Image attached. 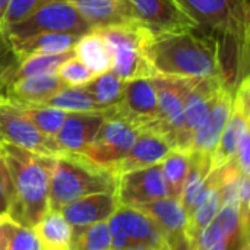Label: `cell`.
<instances>
[{"mask_svg": "<svg viewBox=\"0 0 250 250\" xmlns=\"http://www.w3.org/2000/svg\"><path fill=\"white\" fill-rule=\"evenodd\" d=\"M146 57L161 76L221 78L218 42L212 34L196 29L152 34L146 41Z\"/></svg>", "mask_w": 250, "mask_h": 250, "instance_id": "1", "label": "cell"}, {"mask_svg": "<svg viewBox=\"0 0 250 250\" xmlns=\"http://www.w3.org/2000/svg\"><path fill=\"white\" fill-rule=\"evenodd\" d=\"M0 157L13 189L7 215L18 226L32 229L50 211L48 186L56 157L40 155L6 142H0Z\"/></svg>", "mask_w": 250, "mask_h": 250, "instance_id": "2", "label": "cell"}, {"mask_svg": "<svg viewBox=\"0 0 250 250\" xmlns=\"http://www.w3.org/2000/svg\"><path fill=\"white\" fill-rule=\"evenodd\" d=\"M117 174L101 167L81 154H62L54 158L48 205L51 211H60L64 205L94 193L116 192Z\"/></svg>", "mask_w": 250, "mask_h": 250, "instance_id": "3", "label": "cell"}, {"mask_svg": "<svg viewBox=\"0 0 250 250\" xmlns=\"http://www.w3.org/2000/svg\"><path fill=\"white\" fill-rule=\"evenodd\" d=\"M185 12L217 38L218 45L248 44L250 34L249 0H177Z\"/></svg>", "mask_w": 250, "mask_h": 250, "instance_id": "4", "label": "cell"}, {"mask_svg": "<svg viewBox=\"0 0 250 250\" xmlns=\"http://www.w3.org/2000/svg\"><path fill=\"white\" fill-rule=\"evenodd\" d=\"M98 31L111 50V72L114 75L123 81L157 76L146 57L145 47L151 31L144 23L110 26Z\"/></svg>", "mask_w": 250, "mask_h": 250, "instance_id": "5", "label": "cell"}, {"mask_svg": "<svg viewBox=\"0 0 250 250\" xmlns=\"http://www.w3.org/2000/svg\"><path fill=\"white\" fill-rule=\"evenodd\" d=\"M92 31L81 12L67 0H48L31 16L6 31L9 44L42 32H64L85 35Z\"/></svg>", "mask_w": 250, "mask_h": 250, "instance_id": "6", "label": "cell"}, {"mask_svg": "<svg viewBox=\"0 0 250 250\" xmlns=\"http://www.w3.org/2000/svg\"><path fill=\"white\" fill-rule=\"evenodd\" d=\"M144 127L123 117L114 107L107 110L97 135L82 154L92 163L114 171L117 163L127 154Z\"/></svg>", "mask_w": 250, "mask_h": 250, "instance_id": "7", "label": "cell"}, {"mask_svg": "<svg viewBox=\"0 0 250 250\" xmlns=\"http://www.w3.org/2000/svg\"><path fill=\"white\" fill-rule=\"evenodd\" d=\"M111 231V250H170L158 226L142 211L119 207L107 221Z\"/></svg>", "mask_w": 250, "mask_h": 250, "instance_id": "8", "label": "cell"}, {"mask_svg": "<svg viewBox=\"0 0 250 250\" xmlns=\"http://www.w3.org/2000/svg\"><path fill=\"white\" fill-rule=\"evenodd\" d=\"M202 79V78H201ZM196 78H180V76H161L157 75L152 78L157 100H158V110L155 120L144 129H151L160 136H163L170 146L174 149L177 133L183 123V111H185V101L196 83Z\"/></svg>", "mask_w": 250, "mask_h": 250, "instance_id": "9", "label": "cell"}, {"mask_svg": "<svg viewBox=\"0 0 250 250\" xmlns=\"http://www.w3.org/2000/svg\"><path fill=\"white\" fill-rule=\"evenodd\" d=\"M0 142L47 157L64 154L54 138L40 132L16 103L3 97H0Z\"/></svg>", "mask_w": 250, "mask_h": 250, "instance_id": "10", "label": "cell"}, {"mask_svg": "<svg viewBox=\"0 0 250 250\" xmlns=\"http://www.w3.org/2000/svg\"><path fill=\"white\" fill-rule=\"evenodd\" d=\"M250 122V81L245 78L234 91L233 110L223 130L220 142L211 155L212 170H217L234 158L240 141L249 133Z\"/></svg>", "mask_w": 250, "mask_h": 250, "instance_id": "11", "label": "cell"}, {"mask_svg": "<svg viewBox=\"0 0 250 250\" xmlns=\"http://www.w3.org/2000/svg\"><path fill=\"white\" fill-rule=\"evenodd\" d=\"M223 86L221 78H202L196 81L185 101L183 123L177 133L174 149L189 151L195 132L208 116Z\"/></svg>", "mask_w": 250, "mask_h": 250, "instance_id": "12", "label": "cell"}, {"mask_svg": "<svg viewBox=\"0 0 250 250\" xmlns=\"http://www.w3.org/2000/svg\"><path fill=\"white\" fill-rule=\"evenodd\" d=\"M116 196L120 207L129 208H136L139 205L168 196L161 164L119 174Z\"/></svg>", "mask_w": 250, "mask_h": 250, "instance_id": "13", "label": "cell"}, {"mask_svg": "<svg viewBox=\"0 0 250 250\" xmlns=\"http://www.w3.org/2000/svg\"><path fill=\"white\" fill-rule=\"evenodd\" d=\"M138 19L152 34L199 29L177 0H129Z\"/></svg>", "mask_w": 250, "mask_h": 250, "instance_id": "14", "label": "cell"}, {"mask_svg": "<svg viewBox=\"0 0 250 250\" xmlns=\"http://www.w3.org/2000/svg\"><path fill=\"white\" fill-rule=\"evenodd\" d=\"M123 117L141 127H148L157 117L158 100L152 78L126 81L123 98L114 107Z\"/></svg>", "mask_w": 250, "mask_h": 250, "instance_id": "15", "label": "cell"}, {"mask_svg": "<svg viewBox=\"0 0 250 250\" xmlns=\"http://www.w3.org/2000/svg\"><path fill=\"white\" fill-rule=\"evenodd\" d=\"M107 110L69 113L56 135V142L63 152L83 154L105 119Z\"/></svg>", "mask_w": 250, "mask_h": 250, "instance_id": "16", "label": "cell"}, {"mask_svg": "<svg viewBox=\"0 0 250 250\" xmlns=\"http://www.w3.org/2000/svg\"><path fill=\"white\" fill-rule=\"evenodd\" d=\"M233 97L234 92L230 91L229 88L223 86L220 89L212 108L209 110L208 116L199 126V129L195 132L189 151L212 155L220 142L223 130L230 119L233 110Z\"/></svg>", "mask_w": 250, "mask_h": 250, "instance_id": "17", "label": "cell"}, {"mask_svg": "<svg viewBox=\"0 0 250 250\" xmlns=\"http://www.w3.org/2000/svg\"><path fill=\"white\" fill-rule=\"evenodd\" d=\"M92 29L141 23L129 0H67Z\"/></svg>", "mask_w": 250, "mask_h": 250, "instance_id": "18", "label": "cell"}, {"mask_svg": "<svg viewBox=\"0 0 250 250\" xmlns=\"http://www.w3.org/2000/svg\"><path fill=\"white\" fill-rule=\"evenodd\" d=\"M119 207L116 192H103L79 198L64 205L60 214L72 229H78L108 221Z\"/></svg>", "mask_w": 250, "mask_h": 250, "instance_id": "19", "label": "cell"}, {"mask_svg": "<svg viewBox=\"0 0 250 250\" xmlns=\"http://www.w3.org/2000/svg\"><path fill=\"white\" fill-rule=\"evenodd\" d=\"M170 149L173 148L163 136L151 129H142L127 154L114 167V173L119 176L127 171L160 164Z\"/></svg>", "mask_w": 250, "mask_h": 250, "instance_id": "20", "label": "cell"}, {"mask_svg": "<svg viewBox=\"0 0 250 250\" xmlns=\"http://www.w3.org/2000/svg\"><path fill=\"white\" fill-rule=\"evenodd\" d=\"M136 209L142 211L158 226V229L167 237L170 246H173L185 237H189L188 212L185 211L179 199L164 196L157 201L139 205L136 207Z\"/></svg>", "mask_w": 250, "mask_h": 250, "instance_id": "21", "label": "cell"}, {"mask_svg": "<svg viewBox=\"0 0 250 250\" xmlns=\"http://www.w3.org/2000/svg\"><path fill=\"white\" fill-rule=\"evenodd\" d=\"M63 86L66 85L60 81L57 73H45L23 78L7 85L0 92V97L18 104H42Z\"/></svg>", "mask_w": 250, "mask_h": 250, "instance_id": "22", "label": "cell"}, {"mask_svg": "<svg viewBox=\"0 0 250 250\" xmlns=\"http://www.w3.org/2000/svg\"><path fill=\"white\" fill-rule=\"evenodd\" d=\"M221 189L218 183V173L212 170L208 183L201 193L199 199L195 202L192 209L188 212V234L192 240L196 234H199L217 215L221 208Z\"/></svg>", "mask_w": 250, "mask_h": 250, "instance_id": "23", "label": "cell"}, {"mask_svg": "<svg viewBox=\"0 0 250 250\" xmlns=\"http://www.w3.org/2000/svg\"><path fill=\"white\" fill-rule=\"evenodd\" d=\"M82 35L76 34H64V32H42L25 40L12 42V48L18 57V60L35 56V54H57L73 50L78 40Z\"/></svg>", "mask_w": 250, "mask_h": 250, "instance_id": "24", "label": "cell"}, {"mask_svg": "<svg viewBox=\"0 0 250 250\" xmlns=\"http://www.w3.org/2000/svg\"><path fill=\"white\" fill-rule=\"evenodd\" d=\"M75 56L85 63L95 75L111 70V50L98 29H92L82 35L73 47Z\"/></svg>", "mask_w": 250, "mask_h": 250, "instance_id": "25", "label": "cell"}, {"mask_svg": "<svg viewBox=\"0 0 250 250\" xmlns=\"http://www.w3.org/2000/svg\"><path fill=\"white\" fill-rule=\"evenodd\" d=\"M211 171H212L211 155L189 151V168L179 199L186 212H189L195 205V202L199 199L201 193L204 192L208 183V177Z\"/></svg>", "mask_w": 250, "mask_h": 250, "instance_id": "26", "label": "cell"}, {"mask_svg": "<svg viewBox=\"0 0 250 250\" xmlns=\"http://www.w3.org/2000/svg\"><path fill=\"white\" fill-rule=\"evenodd\" d=\"M42 250H69L72 239V226L64 220L60 211H48L34 227Z\"/></svg>", "mask_w": 250, "mask_h": 250, "instance_id": "27", "label": "cell"}, {"mask_svg": "<svg viewBox=\"0 0 250 250\" xmlns=\"http://www.w3.org/2000/svg\"><path fill=\"white\" fill-rule=\"evenodd\" d=\"M125 85L126 81L120 79L117 75L108 70L105 73L97 75L92 81L82 86L101 110H108L111 107H116L122 101Z\"/></svg>", "mask_w": 250, "mask_h": 250, "instance_id": "28", "label": "cell"}, {"mask_svg": "<svg viewBox=\"0 0 250 250\" xmlns=\"http://www.w3.org/2000/svg\"><path fill=\"white\" fill-rule=\"evenodd\" d=\"M163 177L167 186V193L170 198L180 199L185 179L189 168V151L170 149V152L160 163Z\"/></svg>", "mask_w": 250, "mask_h": 250, "instance_id": "29", "label": "cell"}, {"mask_svg": "<svg viewBox=\"0 0 250 250\" xmlns=\"http://www.w3.org/2000/svg\"><path fill=\"white\" fill-rule=\"evenodd\" d=\"M18 104V103H16ZM23 114L31 120V123L44 135L50 138H56L57 132L63 126L67 111L44 105V104H18Z\"/></svg>", "mask_w": 250, "mask_h": 250, "instance_id": "30", "label": "cell"}, {"mask_svg": "<svg viewBox=\"0 0 250 250\" xmlns=\"http://www.w3.org/2000/svg\"><path fill=\"white\" fill-rule=\"evenodd\" d=\"M69 250H111V231L108 223H97L72 229Z\"/></svg>", "mask_w": 250, "mask_h": 250, "instance_id": "31", "label": "cell"}, {"mask_svg": "<svg viewBox=\"0 0 250 250\" xmlns=\"http://www.w3.org/2000/svg\"><path fill=\"white\" fill-rule=\"evenodd\" d=\"M44 105L56 107L67 113L76 111H100L101 108L94 103L86 89L81 86H63L51 98L42 103Z\"/></svg>", "mask_w": 250, "mask_h": 250, "instance_id": "32", "label": "cell"}, {"mask_svg": "<svg viewBox=\"0 0 250 250\" xmlns=\"http://www.w3.org/2000/svg\"><path fill=\"white\" fill-rule=\"evenodd\" d=\"M57 76L60 81L67 85V86H81L92 81L97 75L85 64L82 63L76 56L67 59L59 69H57Z\"/></svg>", "mask_w": 250, "mask_h": 250, "instance_id": "33", "label": "cell"}, {"mask_svg": "<svg viewBox=\"0 0 250 250\" xmlns=\"http://www.w3.org/2000/svg\"><path fill=\"white\" fill-rule=\"evenodd\" d=\"M48 0H9L6 16H4V28L6 31L13 25L22 22L28 16H31L40 6H42Z\"/></svg>", "mask_w": 250, "mask_h": 250, "instance_id": "34", "label": "cell"}, {"mask_svg": "<svg viewBox=\"0 0 250 250\" xmlns=\"http://www.w3.org/2000/svg\"><path fill=\"white\" fill-rule=\"evenodd\" d=\"M9 250H42V248L32 229L18 226L12 236Z\"/></svg>", "mask_w": 250, "mask_h": 250, "instance_id": "35", "label": "cell"}, {"mask_svg": "<svg viewBox=\"0 0 250 250\" xmlns=\"http://www.w3.org/2000/svg\"><path fill=\"white\" fill-rule=\"evenodd\" d=\"M13 199V189L9 173L4 167V163L0 157V217L7 215L10 204Z\"/></svg>", "mask_w": 250, "mask_h": 250, "instance_id": "36", "label": "cell"}, {"mask_svg": "<svg viewBox=\"0 0 250 250\" xmlns=\"http://www.w3.org/2000/svg\"><path fill=\"white\" fill-rule=\"evenodd\" d=\"M18 57L6 37H0V82L16 66Z\"/></svg>", "mask_w": 250, "mask_h": 250, "instance_id": "37", "label": "cell"}, {"mask_svg": "<svg viewBox=\"0 0 250 250\" xmlns=\"http://www.w3.org/2000/svg\"><path fill=\"white\" fill-rule=\"evenodd\" d=\"M236 164L239 166L240 171L245 176H249L250 171V133H246L243 139L239 144V148L236 151V155L233 158Z\"/></svg>", "mask_w": 250, "mask_h": 250, "instance_id": "38", "label": "cell"}, {"mask_svg": "<svg viewBox=\"0 0 250 250\" xmlns=\"http://www.w3.org/2000/svg\"><path fill=\"white\" fill-rule=\"evenodd\" d=\"M16 227L18 224L9 215L0 217V250H9L10 240Z\"/></svg>", "mask_w": 250, "mask_h": 250, "instance_id": "39", "label": "cell"}, {"mask_svg": "<svg viewBox=\"0 0 250 250\" xmlns=\"http://www.w3.org/2000/svg\"><path fill=\"white\" fill-rule=\"evenodd\" d=\"M9 0H0V37H6V28H4V16L7 10Z\"/></svg>", "mask_w": 250, "mask_h": 250, "instance_id": "40", "label": "cell"}, {"mask_svg": "<svg viewBox=\"0 0 250 250\" xmlns=\"http://www.w3.org/2000/svg\"><path fill=\"white\" fill-rule=\"evenodd\" d=\"M240 250H249V242H248V243H245V245L242 246V249Z\"/></svg>", "mask_w": 250, "mask_h": 250, "instance_id": "41", "label": "cell"}]
</instances>
